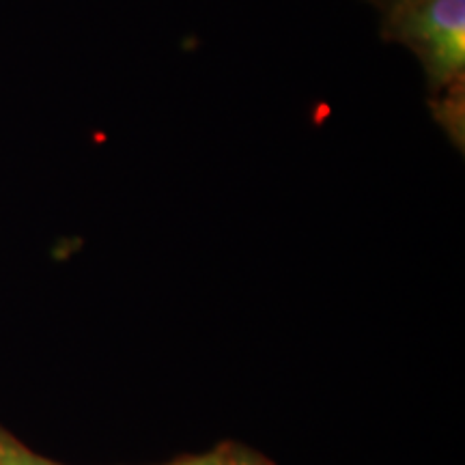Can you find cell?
<instances>
[{"mask_svg":"<svg viewBox=\"0 0 465 465\" xmlns=\"http://www.w3.org/2000/svg\"><path fill=\"white\" fill-rule=\"evenodd\" d=\"M383 39L420 61L433 119L463 151L465 143V0H403L386 11Z\"/></svg>","mask_w":465,"mask_h":465,"instance_id":"1","label":"cell"},{"mask_svg":"<svg viewBox=\"0 0 465 465\" xmlns=\"http://www.w3.org/2000/svg\"><path fill=\"white\" fill-rule=\"evenodd\" d=\"M0 465H61L50 461L31 449H26L25 444H20L15 438H11L7 431L0 429Z\"/></svg>","mask_w":465,"mask_h":465,"instance_id":"2","label":"cell"},{"mask_svg":"<svg viewBox=\"0 0 465 465\" xmlns=\"http://www.w3.org/2000/svg\"><path fill=\"white\" fill-rule=\"evenodd\" d=\"M173 465H231V463H224L223 457H218V455H209V457L185 459V461H179V463H173Z\"/></svg>","mask_w":465,"mask_h":465,"instance_id":"3","label":"cell"},{"mask_svg":"<svg viewBox=\"0 0 465 465\" xmlns=\"http://www.w3.org/2000/svg\"><path fill=\"white\" fill-rule=\"evenodd\" d=\"M231 465H259V463H254L252 459H240V461H235V463H231Z\"/></svg>","mask_w":465,"mask_h":465,"instance_id":"4","label":"cell"},{"mask_svg":"<svg viewBox=\"0 0 465 465\" xmlns=\"http://www.w3.org/2000/svg\"><path fill=\"white\" fill-rule=\"evenodd\" d=\"M394 3H403V0H386L388 7H391V5H394Z\"/></svg>","mask_w":465,"mask_h":465,"instance_id":"5","label":"cell"}]
</instances>
